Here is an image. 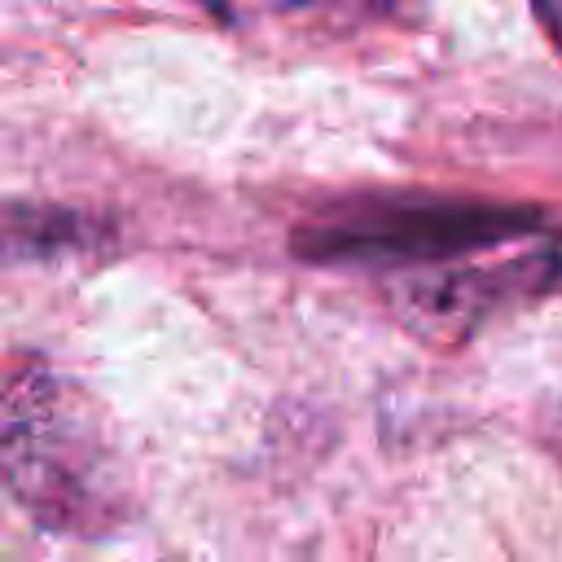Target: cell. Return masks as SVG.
Masks as SVG:
<instances>
[{
  "mask_svg": "<svg viewBox=\"0 0 562 562\" xmlns=\"http://www.w3.org/2000/svg\"><path fill=\"white\" fill-rule=\"evenodd\" d=\"M0 479L57 536L97 540L136 514L132 461L105 408L40 360L0 378Z\"/></svg>",
  "mask_w": 562,
  "mask_h": 562,
  "instance_id": "obj_1",
  "label": "cell"
},
{
  "mask_svg": "<svg viewBox=\"0 0 562 562\" xmlns=\"http://www.w3.org/2000/svg\"><path fill=\"white\" fill-rule=\"evenodd\" d=\"M544 228V215L514 202L483 198H356L294 228L290 250L307 263H378L430 268L474 250H492Z\"/></svg>",
  "mask_w": 562,
  "mask_h": 562,
  "instance_id": "obj_2",
  "label": "cell"
},
{
  "mask_svg": "<svg viewBox=\"0 0 562 562\" xmlns=\"http://www.w3.org/2000/svg\"><path fill=\"white\" fill-rule=\"evenodd\" d=\"M562 290V233H531L448 263L413 268L391 285L395 312L430 342H461L514 303Z\"/></svg>",
  "mask_w": 562,
  "mask_h": 562,
  "instance_id": "obj_3",
  "label": "cell"
},
{
  "mask_svg": "<svg viewBox=\"0 0 562 562\" xmlns=\"http://www.w3.org/2000/svg\"><path fill=\"white\" fill-rule=\"evenodd\" d=\"M527 4H531L536 22H540L544 40H549V44H553V53L562 57V0H527Z\"/></svg>",
  "mask_w": 562,
  "mask_h": 562,
  "instance_id": "obj_4",
  "label": "cell"
}]
</instances>
